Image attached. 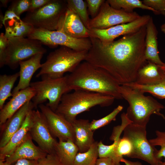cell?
Wrapping results in <instances>:
<instances>
[{
    "mask_svg": "<svg viewBox=\"0 0 165 165\" xmlns=\"http://www.w3.org/2000/svg\"><path fill=\"white\" fill-rule=\"evenodd\" d=\"M146 25L116 41L90 38L92 44L85 61L107 72L120 85L135 82L145 58Z\"/></svg>",
    "mask_w": 165,
    "mask_h": 165,
    "instance_id": "1",
    "label": "cell"
},
{
    "mask_svg": "<svg viewBox=\"0 0 165 165\" xmlns=\"http://www.w3.org/2000/svg\"><path fill=\"white\" fill-rule=\"evenodd\" d=\"M68 84L72 90H82L122 99L120 85L106 71L85 61L75 70L66 75Z\"/></svg>",
    "mask_w": 165,
    "mask_h": 165,
    "instance_id": "2",
    "label": "cell"
},
{
    "mask_svg": "<svg viewBox=\"0 0 165 165\" xmlns=\"http://www.w3.org/2000/svg\"><path fill=\"white\" fill-rule=\"evenodd\" d=\"M115 99L112 96L82 90H76L62 96L55 111L71 123L76 116L97 105H111Z\"/></svg>",
    "mask_w": 165,
    "mask_h": 165,
    "instance_id": "3",
    "label": "cell"
},
{
    "mask_svg": "<svg viewBox=\"0 0 165 165\" xmlns=\"http://www.w3.org/2000/svg\"><path fill=\"white\" fill-rule=\"evenodd\" d=\"M119 90L123 99L129 104L126 114L132 123L146 127L151 115H163L160 111L165 107L152 97L125 85H120Z\"/></svg>",
    "mask_w": 165,
    "mask_h": 165,
    "instance_id": "4",
    "label": "cell"
},
{
    "mask_svg": "<svg viewBox=\"0 0 165 165\" xmlns=\"http://www.w3.org/2000/svg\"><path fill=\"white\" fill-rule=\"evenodd\" d=\"M88 51H77L61 46L49 54L36 77L46 76L57 79L63 77L67 72L72 73L83 61L85 60Z\"/></svg>",
    "mask_w": 165,
    "mask_h": 165,
    "instance_id": "5",
    "label": "cell"
},
{
    "mask_svg": "<svg viewBox=\"0 0 165 165\" xmlns=\"http://www.w3.org/2000/svg\"><path fill=\"white\" fill-rule=\"evenodd\" d=\"M41 77V80L31 83L30 87L35 92L31 101L35 108L48 100L46 105L55 112L63 95L71 90L68 84L66 75L57 79L46 76Z\"/></svg>",
    "mask_w": 165,
    "mask_h": 165,
    "instance_id": "6",
    "label": "cell"
},
{
    "mask_svg": "<svg viewBox=\"0 0 165 165\" xmlns=\"http://www.w3.org/2000/svg\"><path fill=\"white\" fill-rule=\"evenodd\" d=\"M146 127L130 123L124 128L123 137L128 139L133 146V151L128 157L141 160L150 165H158L161 161L156 157L158 150L147 139Z\"/></svg>",
    "mask_w": 165,
    "mask_h": 165,
    "instance_id": "7",
    "label": "cell"
},
{
    "mask_svg": "<svg viewBox=\"0 0 165 165\" xmlns=\"http://www.w3.org/2000/svg\"><path fill=\"white\" fill-rule=\"evenodd\" d=\"M38 40L27 37H16L8 38L5 65L15 69L20 62L29 59L33 56L45 53L46 50Z\"/></svg>",
    "mask_w": 165,
    "mask_h": 165,
    "instance_id": "8",
    "label": "cell"
},
{
    "mask_svg": "<svg viewBox=\"0 0 165 165\" xmlns=\"http://www.w3.org/2000/svg\"><path fill=\"white\" fill-rule=\"evenodd\" d=\"M67 8L66 0H51L42 7L28 12L22 20L35 28L57 30L60 18Z\"/></svg>",
    "mask_w": 165,
    "mask_h": 165,
    "instance_id": "9",
    "label": "cell"
},
{
    "mask_svg": "<svg viewBox=\"0 0 165 165\" xmlns=\"http://www.w3.org/2000/svg\"><path fill=\"white\" fill-rule=\"evenodd\" d=\"M27 37L38 40L49 46L60 45L77 51H89L92 46L90 38H75L57 30L34 28Z\"/></svg>",
    "mask_w": 165,
    "mask_h": 165,
    "instance_id": "10",
    "label": "cell"
},
{
    "mask_svg": "<svg viewBox=\"0 0 165 165\" xmlns=\"http://www.w3.org/2000/svg\"><path fill=\"white\" fill-rule=\"evenodd\" d=\"M135 12L127 13L111 7L107 1L102 5L97 15L90 20L89 29H105L133 21L140 18Z\"/></svg>",
    "mask_w": 165,
    "mask_h": 165,
    "instance_id": "11",
    "label": "cell"
},
{
    "mask_svg": "<svg viewBox=\"0 0 165 165\" xmlns=\"http://www.w3.org/2000/svg\"><path fill=\"white\" fill-rule=\"evenodd\" d=\"M29 133L41 149L47 154L55 153L58 141L52 134L45 116L38 109L32 111V124Z\"/></svg>",
    "mask_w": 165,
    "mask_h": 165,
    "instance_id": "12",
    "label": "cell"
},
{
    "mask_svg": "<svg viewBox=\"0 0 165 165\" xmlns=\"http://www.w3.org/2000/svg\"><path fill=\"white\" fill-rule=\"evenodd\" d=\"M46 120L53 136L59 140H70L74 142L75 134L72 124L43 104L38 106Z\"/></svg>",
    "mask_w": 165,
    "mask_h": 165,
    "instance_id": "13",
    "label": "cell"
},
{
    "mask_svg": "<svg viewBox=\"0 0 165 165\" xmlns=\"http://www.w3.org/2000/svg\"><path fill=\"white\" fill-rule=\"evenodd\" d=\"M151 16L143 15L131 22L117 25L105 29H91L90 30L94 37L104 42L114 41L116 38L135 32L142 27L145 25L150 20Z\"/></svg>",
    "mask_w": 165,
    "mask_h": 165,
    "instance_id": "14",
    "label": "cell"
},
{
    "mask_svg": "<svg viewBox=\"0 0 165 165\" xmlns=\"http://www.w3.org/2000/svg\"><path fill=\"white\" fill-rule=\"evenodd\" d=\"M57 30L76 38L94 37L91 31L85 27L78 16L68 8L60 17Z\"/></svg>",
    "mask_w": 165,
    "mask_h": 165,
    "instance_id": "15",
    "label": "cell"
},
{
    "mask_svg": "<svg viewBox=\"0 0 165 165\" xmlns=\"http://www.w3.org/2000/svg\"><path fill=\"white\" fill-rule=\"evenodd\" d=\"M31 100L27 102L0 127V148L8 143L23 124L28 113L35 108Z\"/></svg>",
    "mask_w": 165,
    "mask_h": 165,
    "instance_id": "16",
    "label": "cell"
},
{
    "mask_svg": "<svg viewBox=\"0 0 165 165\" xmlns=\"http://www.w3.org/2000/svg\"><path fill=\"white\" fill-rule=\"evenodd\" d=\"M35 92L31 87L13 95L12 98L0 111V126L3 124L27 102L31 101Z\"/></svg>",
    "mask_w": 165,
    "mask_h": 165,
    "instance_id": "17",
    "label": "cell"
},
{
    "mask_svg": "<svg viewBox=\"0 0 165 165\" xmlns=\"http://www.w3.org/2000/svg\"><path fill=\"white\" fill-rule=\"evenodd\" d=\"M32 140L29 133L24 142L12 154L6 158L5 162L10 164L20 159L38 160L46 156L47 153L36 146Z\"/></svg>",
    "mask_w": 165,
    "mask_h": 165,
    "instance_id": "18",
    "label": "cell"
},
{
    "mask_svg": "<svg viewBox=\"0 0 165 165\" xmlns=\"http://www.w3.org/2000/svg\"><path fill=\"white\" fill-rule=\"evenodd\" d=\"M43 55L42 54H37L20 62L19 80L12 92V96L19 91L30 86L34 74L42 67L41 61Z\"/></svg>",
    "mask_w": 165,
    "mask_h": 165,
    "instance_id": "19",
    "label": "cell"
},
{
    "mask_svg": "<svg viewBox=\"0 0 165 165\" xmlns=\"http://www.w3.org/2000/svg\"><path fill=\"white\" fill-rule=\"evenodd\" d=\"M33 110L28 113L21 127L13 135L6 145L0 148V160L5 161L26 139L32 124Z\"/></svg>",
    "mask_w": 165,
    "mask_h": 165,
    "instance_id": "20",
    "label": "cell"
},
{
    "mask_svg": "<svg viewBox=\"0 0 165 165\" xmlns=\"http://www.w3.org/2000/svg\"><path fill=\"white\" fill-rule=\"evenodd\" d=\"M90 123L87 119H76L72 123L75 132L74 142L79 152L87 151L95 141Z\"/></svg>",
    "mask_w": 165,
    "mask_h": 165,
    "instance_id": "21",
    "label": "cell"
},
{
    "mask_svg": "<svg viewBox=\"0 0 165 165\" xmlns=\"http://www.w3.org/2000/svg\"><path fill=\"white\" fill-rule=\"evenodd\" d=\"M145 56L146 60L159 65L164 63L159 56L158 48V31L152 16L146 25Z\"/></svg>",
    "mask_w": 165,
    "mask_h": 165,
    "instance_id": "22",
    "label": "cell"
},
{
    "mask_svg": "<svg viewBox=\"0 0 165 165\" xmlns=\"http://www.w3.org/2000/svg\"><path fill=\"white\" fill-rule=\"evenodd\" d=\"M165 76V72L159 65L148 61L138 71L135 82L143 85H154L160 82Z\"/></svg>",
    "mask_w": 165,
    "mask_h": 165,
    "instance_id": "23",
    "label": "cell"
},
{
    "mask_svg": "<svg viewBox=\"0 0 165 165\" xmlns=\"http://www.w3.org/2000/svg\"><path fill=\"white\" fill-rule=\"evenodd\" d=\"M79 152L75 142L70 140H59L55 150L61 165H74L75 156Z\"/></svg>",
    "mask_w": 165,
    "mask_h": 165,
    "instance_id": "24",
    "label": "cell"
},
{
    "mask_svg": "<svg viewBox=\"0 0 165 165\" xmlns=\"http://www.w3.org/2000/svg\"><path fill=\"white\" fill-rule=\"evenodd\" d=\"M19 72L10 75L4 74L0 75V109L4 106L6 101L12 96L11 90L15 82L19 77Z\"/></svg>",
    "mask_w": 165,
    "mask_h": 165,
    "instance_id": "25",
    "label": "cell"
},
{
    "mask_svg": "<svg viewBox=\"0 0 165 165\" xmlns=\"http://www.w3.org/2000/svg\"><path fill=\"white\" fill-rule=\"evenodd\" d=\"M123 85L137 89L143 93H149L158 98L165 99V76L160 82L154 85H143L135 82Z\"/></svg>",
    "mask_w": 165,
    "mask_h": 165,
    "instance_id": "26",
    "label": "cell"
},
{
    "mask_svg": "<svg viewBox=\"0 0 165 165\" xmlns=\"http://www.w3.org/2000/svg\"><path fill=\"white\" fill-rule=\"evenodd\" d=\"M107 2L114 9L122 10L127 13H133L137 8L149 10L155 14V11L143 4L139 0H107Z\"/></svg>",
    "mask_w": 165,
    "mask_h": 165,
    "instance_id": "27",
    "label": "cell"
},
{
    "mask_svg": "<svg viewBox=\"0 0 165 165\" xmlns=\"http://www.w3.org/2000/svg\"><path fill=\"white\" fill-rule=\"evenodd\" d=\"M98 142L95 141L87 151L78 152L75 156L74 165H95L98 157Z\"/></svg>",
    "mask_w": 165,
    "mask_h": 165,
    "instance_id": "28",
    "label": "cell"
},
{
    "mask_svg": "<svg viewBox=\"0 0 165 165\" xmlns=\"http://www.w3.org/2000/svg\"><path fill=\"white\" fill-rule=\"evenodd\" d=\"M34 27L24 22L22 20L16 22L13 26L6 28V36L8 38L16 37H27Z\"/></svg>",
    "mask_w": 165,
    "mask_h": 165,
    "instance_id": "29",
    "label": "cell"
},
{
    "mask_svg": "<svg viewBox=\"0 0 165 165\" xmlns=\"http://www.w3.org/2000/svg\"><path fill=\"white\" fill-rule=\"evenodd\" d=\"M66 2L67 8L75 13L85 27L89 29L90 19L89 17L86 1L83 0H67Z\"/></svg>",
    "mask_w": 165,
    "mask_h": 165,
    "instance_id": "30",
    "label": "cell"
},
{
    "mask_svg": "<svg viewBox=\"0 0 165 165\" xmlns=\"http://www.w3.org/2000/svg\"><path fill=\"white\" fill-rule=\"evenodd\" d=\"M119 136H116L112 138L111 140L113 143L110 145H104L101 141L98 142V151L99 158L109 157L112 158L117 163L120 164L121 160L118 158L115 153V149Z\"/></svg>",
    "mask_w": 165,
    "mask_h": 165,
    "instance_id": "31",
    "label": "cell"
},
{
    "mask_svg": "<svg viewBox=\"0 0 165 165\" xmlns=\"http://www.w3.org/2000/svg\"><path fill=\"white\" fill-rule=\"evenodd\" d=\"M123 107L118 105L112 111L106 116L98 119H94L90 123V128L93 131L103 127L116 119L118 114L123 110Z\"/></svg>",
    "mask_w": 165,
    "mask_h": 165,
    "instance_id": "32",
    "label": "cell"
},
{
    "mask_svg": "<svg viewBox=\"0 0 165 165\" xmlns=\"http://www.w3.org/2000/svg\"><path fill=\"white\" fill-rule=\"evenodd\" d=\"M132 151V144L128 139L123 137L118 139L115 149V153L118 158L121 160L123 156L128 157Z\"/></svg>",
    "mask_w": 165,
    "mask_h": 165,
    "instance_id": "33",
    "label": "cell"
},
{
    "mask_svg": "<svg viewBox=\"0 0 165 165\" xmlns=\"http://www.w3.org/2000/svg\"><path fill=\"white\" fill-rule=\"evenodd\" d=\"M156 137L149 140L153 145L160 147L158 151L156 157L159 161H161L163 157L165 158V132L157 130L155 132Z\"/></svg>",
    "mask_w": 165,
    "mask_h": 165,
    "instance_id": "34",
    "label": "cell"
},
{
    "mask_svg": "<svg viewBox=\"0 0 165 165\" xmlns=\"http://www.w3.org/2000/svg\"><path fill=\"white\" fill-rule=\"evenodd\" d=\"M30 0H15L12 1L8 10L13 12L20 16L23 13L28 12L29 9Z\"/></svg>",
    "mask_w": 165,
    "mask_h": 165,
    "instance_id": "35",
    "label": "cell"
},
{
    "mask_svg": "<svg viewBox=\"0 0 165 165\" xmlns=\"http://www.w3.org/2000/svg\"><path fill=\"white\" fill-rule=\"evenodd\" d=\"M142 2L145 5L153 9L155 14L165 16V0H144Z\"/></svg>",
    "mask_w": 165,
    "mask_h": 165,
    "instance_id": "36",
    "label": "cell"
},
{
    "mask_svg": "<svg viewBox=\"0 0 165 165\" xmlns=\"http://www.w3.org/2000/svg\"><path fill=\"white\" fill-rule=\"evenodd\" d=\"M1 18L2 23L5 28L12 26L16 22L21 20L13 12L9 10L6 12L4 16Z\"/></svg>",
    "mask_w": 165,
    "mask_h": 165,
    "instance_id": "37",
    "label": "cell"
},
{
    "mask_svg": "<svg viewBox=\"0 0 165 165\" xmlns=\"http://www.w3.org/2000/svg\"><path fill=\"white\" fill-rule=\"evenodd\" d=\"M105 1L104 0H86L89 12L92 18L97 15L101 6Z\"/></svg>",
    "mask_w": 165,
    "mask_h": 165,
    "instance_id": "38",
    "label": "cell"
},
{
    "mask_svg": "<svg viewBox=\"0 0 165 165\" xmlns=\"http://www.w3.org/2000/svg\"><path fill=\"white\" fill-rule=\"evenodd\" d=\"M8 44V38L3 33L0 35V67L5 65V56Z\"/></svg>",
    "mask_w": 165,
    "mask_h": 165,
    "instance_id": "39",
    "label": "cell"
},
{
    "mask_svg": "<svg viewBox=\"0 0 165 165\" xmlns=\"http://www.w3.org/2000/svg\"><path fill=\"white\" fill-rule=\"evenodd\" d=\"M37 165H61L55 153L47 154L45 157L37 160Z\"/></svg>",
    "mask_w": 165,
    "mask_h": 165,
    "instance_id": "40",
    "label": "cell"
},
{
    "mask_svg": "<svg viewBox=\"0 0 165 165\" xmlns=\"http://www.w3.org/2000/svg\"><path fill=\"white\" fill-rule=\"evenodd\" d=\"M51 0H30L29 9L28 12H32L49 3Z\"/></svg>",
    "mask_w": 165,
    "mask_h": 165,
    "instance_id": "41",
    "label": "cell"
},
{
    "mask_svg": "<svg viewBox=\"0 0 165 165\" xmlns=\"http://www.w3.org/2000/svg\"><path fill=\"white\" fill-rule=\"evenodd\" d=\"M95 165H120L109 157L98 158Z\"/></svg>",
    "mask_w": 165,
    "mask_h": 165,
    "instance_id": "42",
    "label": "cell"
},
{
    "mask_svg": "<svg viewBox=\"0 0 165 165\" xmlns=\"http://www.w3.org/2000/svg\"><path fill=\"white\" fill-rule=\"evenodd\" d=\"M5 165H37V160L22 159L18 160L12 164H8L5 162Z\"/></svg>",
    "mask_w": 165,
    "mask_h": 165,
    "instance_id": "43",
    "label": "cell"
},
{
    "mask_svg": "<svg viewBox=\"0 0 165 165\" xmlns=\"http://www.w3.org/2000/svg\"><path fill=\"white\" fill-rule=\"evenodd\" d=\"M121 162L125 163V165H143L141 162L138 161H132L123 158L121 160Z\"/></svg>",
    "mask_w": 165,
    "mask_h": 165,
    "instance_id": "44",
    "label": "cell"
},
{
    "mask_svg": "<svg viewBox=\"0 0 165 165\" xmlns=\"http://www.w3.org/2000/svg\"><path fill=\"white\" fill-rule=\"evenodd\" d=\"M10 1L8 0H1L0 1L1 2L3 6L4 7L7 6L8 3Z\"/></svg>",
    "mask_w": 165,
    "mask_h": 165,
    "instance_id": "45",
    "label": "cell"
},
{
    "mask_svg": "<svg viewBox=\"0 0 165 165\" xmlns=\"http://www.w3.org/2000/svg\"><path fill=\"white\" fill-rule=\"evenodd\" d=\"M160 29L163 33L165 34V22L161 26Z\"/></svg>",
    "mask_w": 165,
    "mask_h": 165,
    "instance_id": "46",
    "label": "cell"
},
{
    "mask_svg": "<svg viewBox=\"0 0 165 165\" xmlns=\"http://www.w3.org/2000/svg\"><path fill=\"white\" fill-rule=\"evenodd\" d=\"M161 69L165 72V63H164L163 64L161 65H159Z\"/></svg>",
    "mask_w": 165,
    "mask_h": 165,
    "instance_id": "47",
    "label": "cell"
},
{
    "mask_svg": "<svg viewBox=\"0 0 165 165\" xmlns=\"http://www.w3.org/2000/svg\"><path fill=\"white\" fill-rule=\"evenodd\" d=\"M158 165H165V159L164 160V161L163 162L162 161H161L158 164Z\"/></svg>",
    "mask_w": 165,
    "mask_h": 165,
    "instance_id": "48",
    "label": "cell"
},
{
    "mask_svg": "<svg viewBox=\"0 0 165 165\" xmlns=\"http://www.w3.org/2000/svg\"><path fill=\"white\" fill-rule=\"evenodd\" d=\"M0 165H5V161L0 160Z\"/></svg>",
    "mask_w": 165,
    "mask_h": 165,
    "instance_id": "49",
    "label": "cell"
},
{
    "mask_svg": "<svg viewBox=\"0 0 165 165\" xmlns=\"http://www.w3.org/2000/svg\"><path fill=\"white\" fill-rule=\"evenodd\" d=\"M162 117L165 120V116L163 115V116H162Z\"/></svg>",
    "mask_w": 165,
    "mask_h": 165,
    "instance_id": "50",
    "label": "cell"
}]
</instances>
